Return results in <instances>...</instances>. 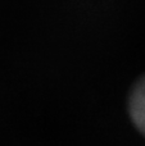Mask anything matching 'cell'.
<instances>
[{"mask_svg":"<svg viewBox=\"0 0 145 146\" xmlns=\"http://www.w3.org/2000/svg\"><path fill=\"white\" fill-rule=\"evenodd\" d=\"M128 113L135 127L145 136V77L139 80L131 91Z\"/></svg>","mask_w":145,"mask_h":146,"instance_id":"cell-1","label":"cell"}]
</instances>
